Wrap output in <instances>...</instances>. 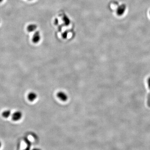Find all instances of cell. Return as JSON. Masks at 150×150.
Returning <instances> with one entry per match:
<instances>
[{
    "mask_svg": "<svg viewBox=\"0 0 150 150\" xmlns=\"http://www.w3.org/2000/svg\"><path fill=\"white\" fill-rule=\"evenodd\" d=\"M23 117L22 112L19 111H17L12 113L11 115V118L12 121H18L22 118Z\"/></svg>",
    "mask_w": 150,
    "mask_h": 150,
    "instance_id": "6da1fadb",
    "label": "cell"
},
{
    "mask_svg": "<svg viewBox=\"0 0 150 150\" xmlns=\"http://www.w3.org/2000/svg\"><path fill=\"white\" fill-rule=\"evenodd\" d=\"M126 7L124 4H121L117 8L116 13L119 16L123 15L126 11Z\"/></svg>",
    "mask_w": 150,
    "mask_h": 150,
    "instance_id": "7a4b0ae2",
    "label": "cell"
},
{
    "mask_svg": "<svg viewBox=\"0 0 150 150\" xmlns=\"http://www.w3.org/2000/svg\"><path fill=\"white\" fill-rule=\"evenodd\" d=\"M57 97L62 101H66L68 99V96L63 91L58 92L57 94Z\"/></svg>",
    "mask_w": 150,
    "mask_h": 150,
    "instance_id": "3957f363",
    "label": "cell"
},
{
    "mask_svg": "<svg viewBox=\"0 0 150 150\" xmlns=\"http://www.w3.org/2000/svg\"><path fill=\"white\" fill-rule=\"evenodd\" d=\"M40 36L38 31H36L34 33L32 38V41L34 43H37L40 40Z\"/></svg>",
    "mask_w": 150,
    "mask_h": 150,
    "instance_id": "277c9868",
    "label": "cell"
},
{
    "mask_svg": "<svg viewBox=\"0 0 150 150\" xmlns=\"http://www.w3.org/2000/svg\"><path fill=\"white\" fill-rule=\"evenodd\" d=\"M37 98V95L34 92H31L28 95V99L29 101L33 102Z\"/></svg>",
    "mask_w": 150,
    "mask_h": 150,
    "instance_id": "5b68a950",
    "label": "cell"
},
{
    "mask_svg": "<svg viewBox=\"0 0 150 150\" xmlns=\"http://www.w3.org/2000/svg\"><path fill=\"white\" fill-rule=\"evenodd\" d=\"M12 112L11 110H6L2 113V115L4 118H8L12 115Z\"/></svg>",
    "mask_w": 150,
    "mask_h": 150,
    "instance_id": "8992f818",
    "label": "cell"
},
{
    "mask_svg": "<svg viewBox=\"0 0 150 150\" xmlns=\"http://www.w3.org/2000/svg\"><path fill=\"white\" fill-rule=\"evenodd\" d=\"M37 28V26L36 25L33 24H31L28 25L27 28V30L28 32H32L36 30V28Z\"/></svg>",
    "mask_w": 150,
    "mask_h": 150,
    "instance_id": "52a82bcc",
    "label": "cell"
},
{
    "mask_svg": "<svg viewBox=\"0 0 150 150\" xmlns=\"http://www.w3.org/2000/svg\"><path fill=\"white\" fill-rule=\"evenodd\" d=\"M62 21L63 22V24L65 25L66 26H68V25H69L71 21L70 20L69 18H68V16L65 15H64L62 16Z\"/></svg>",
    "mask_w": 150,
    "mask_h": 150,
    "instance_id": "ba28073f",
    "label": "cell"
},
{
    "mask_svg": "<svg viewBox=\"0 0 150 150\" xmlns=\"http://www.w3.org/2000/svg\"><path fill=\"white\" fill-rule=\"evenodd\" d=\"M148 84L149 89L150 90V92H149L148 96L147 104L148 106H149V107H150V77H149L148 80Z\"/></svg>",
    "mask_w": 150,
    "mask_h": 150,
    "instance_id": "9c48e42d",
    "label": "cell"
},
{
    "mask_svg": "<svg viewBox=\"0 0 150 150\" xmlns=\"http://www.w3.org/2000/svg\"><path fill=\"white\" fill-rule=\"evenodd\" d=\"M68 34V31H64V32L62 34V38H63V39H66L67 38Z\"/></svg>",
    "mask_w": 150,
    "mask_h": 150,
    "instance_id": "30bf717a",
    "label": "cell"
},
{
    "mask_svg": "<svg viewBox=\"0 0 150 150\" xmlns=\"http://www.w3.org/2000/svg\"><path fill=\"white\" fill-rule=\"evenodd\" d=\"M54 24L56 25H57L58 24V20L57 18H56L54 21Z\"/></svg>",
    "mask_w": 150,
    "mask_h": 150,
    "instance_id": "8fae6325",
    "label": "cell"
},
{
    "mask_svg": "<svg viewBox=\"0 0 150 150\" xmlns=\"http://www.w3.org/2000/svg\"><path fill=\"white\" fill-rule=\"evenodd\" d=\"M62 25H61L58 26V30L59 31H60V32L61 31V30H62Z\"/></svg>",
    "mask_w": 150,
    "mask_h": 150,
    "instance_id": "7c38bea8",
    "label": "cell"
},
{
    "mask_svg": "<svg viewBox=\"0 0 150 150\" xmlns=\"http://www.w3.org/2000/svg\"><path fill=\"white\" fill-rule=\"evenodd\" d=\"M1 146H2L1 142L0 141V148H1Z\"/></svg>",
    "mask_w": 150,
    "mask_h": 150,
    "instance_id": "4fadbf2b",
    "label": "cell"
},
{
    "mask_svg": "<svg viewBox=\"0 0 150 150\" xmlns=\"http://www.w3.org/2000/svg\"><path fill=\"white\" fill-rule=\"evenodd\" d=\"M3 0H0V3H1L3 1Z\"/></svg>",
    "mask_w": 150,
    "mask_h": 150,
    "instance_id": "5bb4252c",
    "label": "cell"
},
{
    "mask_svg": "<svg viewBox=\"0 0 150 150\" xmlns=\"http://www.w3.org/2000/svg\"></svg>",
    "mask_w": 150,
    "mask_h": 150,
    "instance_id": "9a60e30c",
    "label": "cell"
},
{
    "mask_svg": "<svg viewBox=\"0 0 150 150\" xmlns=\"http://www.w3.org/2000/svg\"></svg>",
    "mask_w": 150,
    "mask_h": 150,
    "instance_id": "2e32d148",
    "label": "cell"
}]
</instances>
